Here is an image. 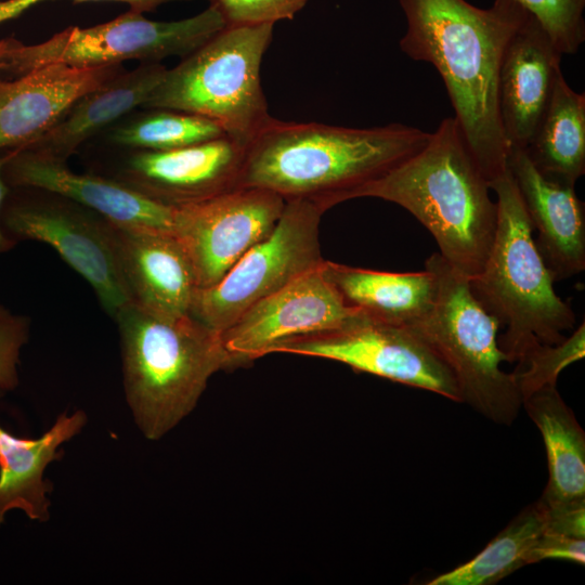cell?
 I'll return each instance as SVG.
<instances>
[{"label":"cell","mask_w":585,"mask_h":585,"mask_svg":"<svg viewBox=\"0 0 585 585\" xmlns=\"http://www.w3.org/2000/svg\"><path fill=\"white\" fill-rule=\"evenodd\" d=\"M546 559H564L584 566L585 538L555 534L545 530L532 551L531 562L536 563Z\"/></svg>","instance_id":"4dcf8cb0"},{"label":"cell","mask_w":585,"mask_h":585,"mask_svg":"<svg viewBox=\"0 0 585 585\" xmlns=\"http://www.w3.org/2000/svg\"><path fill=\"white\" fill-rule=\"evenodd\" d=\"M406 18L400 49L441 76L467 144L489 182L508 170L510 146L498 109L506 44L530 13L514 0L489 9L465 0H399Z\"/></svg>","instance_id":"6da1fadb"},{"label":"cell","mask_w":585,"mask_h":585,"mask_svg":"<svg viewBox=\"0 0 585 585\" xmlns=\"http://www.w3.org/2000/svg\"><path fill=\"white\" fill-rule=\"evenodd\" d=\"M541 24L562 55L575 54L585 41V0H514Z\"/></svg>","instance_id":"83f0119b"},{"label":"cell","mask_w":585,"mask_h":585,"mask_svg":"<svg viewBox=\"0 0 585 585\" xmlns=\"http://www.w3.org/2000/svg\"><path fill=\"white\" fill-rule=\"evenodd\" d=\"M113 229L130 302L159 317L188 316L198 286L191 261L174 234L115 223Z\"/></svg>","instance_id":"9a60e30c"},{"label":"cell","mask_w":585,"mask_h":585,"mask_svg":"<svg viewBox=\"0 0 585 585\" xmlns=\"http://www.w3.org/2000/svg\"><path fill=\"white\" fill-rule=\"evenodd\" d=\"M425 268L435 276V298L408 327L451 369L463 402L494 422L511 425L522 400L514 374L500 368L505 361L498 347L500 324L476 300L468 278L439 252L425 261Z\"/></svg>","instance_id":"52a82bcc"},{"label":"cell","mask_w":585,"mask_h":585,"mask_svg":"<svg viewBox=\"0 0 585 585\" xmlns=\"http://www.w3.org/2000/svg\"><path fill=\"white\" fill-rule=\"evenodd\" d=\"M114 318L127 403L141 433L158 440L192 413L210 378L229 369L220 335L191 315L159 317L131 302Z\"/></svg>","instance_id":"277c9868"},{"label":"cell","mask_w":585,"mask_h":585,"mask_svg":"<svg viewBox=\"0 0 585 585\" xmlns=\"http://www.w3.org/2000/svg\"><path fill=\"white\" fill-rule=\"evenodd\" d=\"M309 0H210L226 26L275 24L292 20Z\"/></svg>","instance_id":"f1b7e54d"},{"label":"cell","mask_w":585,"mask_h":585,"mask_svg":"<svg viewBox=\"0 0 585 585\" xmlns=\"http://www.w3.org/2000/svg\"><path fill=\"white\" fill-rule=\"evenodd\" d=\"M430 135L400 122L351 128L272 117L247 142L238 187L310 199L326 211L421 151Z\"/></svg>","instance_id":"7a4b0ae2"},{"label":"cell","mask_w":585,"mask_h":585,"mask_svg":"<svg viewBox=\"0 0 585 585\" xmlns=\"http://www.w3.org/2000/svg\"><path fill=\"white\" fill-rule=\"evenodd\" d=\"M323 262L252 304L220 334L229 369L272 354L287 340L336 328L358 311L344 303Z\"/></svg>","instance_id":"4fadbf2b"},{"label":"cell","mask_w":585,"mask_h":585,"mask_svg":"<svg viewBox=\"0 0 585 585\" xmlns=\"http://www.w3.org/2000/svg\"><path fill=\"white\" fill-rule=\"evenodd\" d=\"M166 69L160 63H143L117 74L80 96L50 129L21 151L66 160L94 134L135 107H143Z\"/></svg>","instance_id":"ffe728a7"},{"label":"cell","mask_w":585,"mask_h":585,"mask_svg":"<svg viewBox=\"0 0 585 585\" xmlns=\"http://www.w3.org/2000/svg\"><path fill=\"white\" fill-rule=\"evenodd\" d=\"M507 167L512 174L533 231L534 239L555 282L585 269V205L574 185L544 177L523 150L511 147Z\"/></svg>","instance_id":"d6986e66"},{"label":"cell","mask_w":585,"mask_h":585,"mask_svg":"<svg viewBox=\"0 0 585 585\" xmlns=\"http://www.w3.org/2000/svg\"><path fill=\"white\" fill-rule=\"evenodd\" d=\"M455 117L444 118L426 146L352 199L374 197L412 213L433 236L439 253L467 278L479 274L497 225V205Z\"/></svg>","instance_id":"3957f363"},{"label":"cell","mask_w":585,"mask_h":585,"mask_svg":"<svg viewBox=\"0 0 585 585\" xmlns=\"http://www.w3.org/2000/svg\"><path fill=\"white\" fill-rule=\"evenodd\" d=\"M324 273L344 303L376 320L408 326L431 308L437 292L434 274L385 272L324 259Z\"/></svg>","instance_id":"603a6c76"},{"label":"cell","mask_w":585,"mask_h":585,"mask_svg":"<svg viewBox=\"0 0 585 585\" xmlns=\"http://www.w3.org/2000/svg\"><path fill=\"white\" fill-rule=\"evenodd\" d=\"M272 353L336 361L356 372L463 402L453 373L417 334L408 326L376 320L360 311L336 328L287 340Z\"/></svg>","instance_id":"8fae6325"},{"label":"cell","mask_w":585,"mask_h":585,"mask_svg":"<svg viewBox=\"0 0 585 585\" xmlns=\"http://www.w3.org/2000/svg\"><path fill=\"white\" fill-rule=\"evenodd\" d=\"M9 187H31L57 194L115 224L172 230L173 208L96 173H77L66 160L31 151H14L3 167Z\"/></svg>","instance_id":"2e32d148"},{"label":"cell","mask_w":585,"mask_h":585,"mask_svg":"<svg viewBox=\"0 0 585 585\" xmlns=\"http://www.w3.org/2000/svg\"><path fill=\"white\" fill-rule=\"evenodd\" d=\"M30 334V318L0 304V399L18 385L20 353Z\"/></svg>","instance_id":"f546056e"},{"label":"cell","mask_w":585,"mask_h":585,"mask_svg":"<svg viewBox=\"0 0 585 585\" xmlns=\"http://www.w3.org/2000/svg\"><path fill=\"white\" fill-rule=\"evenodd\" d=\"M13 152L14 151L0 153V211L3 205V202L10 191V187L3 178V167L9 160V158L11 157V155L13 154ZM15 245L16 243L4 234L0 225V255L11 250L12 248H14Z\"/></svg>","instance_id":"836d02e7"},{"label":"cell","mask_w":585,"mask_h":585,"mask_svg":"<svg viewBox=\"0 0 585 585\" xmlns=\"http://www.w3.org/2000/svg\"><path fill=\"white\" fill-rule=\"evenodd\" d=\"M246 145L225 135L174 150H138L106 177L178 208L238 187Z\"/></svg>","instance_id":"5bb4252c"},{"label":"cell","mask_w":585,"mask_h":585,"mask_svg":"<svg viewBox=\"0 0 585 585\" xmlns=\"http://www.w3.org/2000/svg\"><path fill=\"white\" fill-rule=\"evenodd\" d=\"M546 530L540 499L524 507L479 554L428 585H493L532 564L531 555Z\"/></svg>","instance_id":"d4e9b609"},{"label":"cell","mask_w":585,"mask_h":585,"mask_svg":"<svg viewBox=\"0 0 585 585\" xmlns=\"http://www.w3.org/2000/svg\"><path fill=\"white\" fill-rule=\"evenodd\" d=\"M10 38L0 39V72L4 67V58L9 48Z\"/></svg>","instance_id":"e575fe53"},{"label":"cell","mask_w":585,"mask_h":585,"mask_svg":"<svg viewBox=\"0 0 585 585\" xmlns=\"http://www.w3.org/2000/svg\"><path fill=\"white\" fill-rule=\"evenodd\" d=\"M522 406L546 450L548 481L540 500L547 509L585 504V432L557 385L534 391Z\"/></svg>","instance_id":"7402d4cb"},{"label":"cell","mask_w":585,"mask_h":585,"mask_svg":"<svg viewBox=\"0 0 585 585\" xmlns=\"http://www.w3.org/2000/svg\"><path fill=\"white\" fill-rule=\"evenodd\" d=\"M523 151L550 180L575 185L585 173V93L575 92L562 73L542 121Z\"/></svg>","instance_id":"cb8c5ba5"},{"label":"cell","mask_w":585,"mask_h":585,"mask_svg":"<svg viewBox=\"0 0 585 585\" xmlns=\"http://www.w3.org/2000/svg\"><path fill=\"white\" fill-rule=\"evenodd\" d=\"M119 69L120 65L81 68L50 64L13 80L0 78V153L29 146L74 102Z\"/></svg>","instance_id":"ac0fdd59"},{"label":"cell","mask_w":585,"mask_h":585,"mask_svg":"<svg viewBox=\"0 0 585 585\" xmlns=\"http://www.w3.org/2000/svg\"><path fill=\"white\" fill-rule=\"evenodd\" d=\"M225 26L211 4L197 15L171 22L152 21L130 10L92 27L65 28L37 44L10 38L2 70L17 77L50 64L88 68L120 65L129 60L159 63L188 55Z\"/></svg>","instance_id":"ba28073f"},{"label":"cell","mask_w":585,"mask_h":585,"mask_svg":"<svg viewBox=\"0 0 585 585\" xmlns=\"http://www.w3.org/2000/svg\"><path fill=\"white\" fill-rule=\"evenodd\" d=\"M227 135L217 121L196 114L156 108L115 128L112 141L144 151H167L191 146Z\"/></svg>","instance_id":"484cf974"},{"label":"cell","mask_w":585,"mask_h":585,"mask_svg":"<svg viewBox=\"0 0 585 585\" xmlns=\"http://www.w3.org/2000/svg\"><path fill=\"white\" fill-rule=\"evenodd\" d=\"M10 195L0 211V225L14 240H36L52 247L93 288L114 318L130 299L122 280L113 223L68 198L31 188Z\"/></svg>","instance_id":"30bf717a"},{"label":"cell","mask_w":585,"mask_h":585,"mask_svg":"<svg viewBox=\"0 0 585 585\" xmlns=\"http://www.w3.org/2000/svg\"><path fill=\"white\" fill-rule=\"evenodd\" d=\"M285 199L268 190L236 187L173 208L171 232L184 248L198 288L218 283L275 227Z\"/></svg>","instance_id":"7c38bea8"},{"label":"cell","mask_w":585,"mask_h":585,"mask_svg":"<svg viewBox=\"0 0 585 585\" xmlns=\"http://www.w3.org/2000/svg\"><path fill=\"white\" fill-rule=\"evenodd\" d=\"M562 54L529 15L505 47L498 73V109L511 147L525 150L549 105Z\"/></svg>","instance_id":"e0dca14e"},{"label":"cell","mask_w":585,"mask_h":585,"mask_svg":"<svg viewBox=\"0 0 585 585\" xmlns=\"http://www.w3.org/2000/svg\"><path fill=\"white\" fill-rule=\"evenodd\" d=\"M489 185L497 197L496 233L482 271L468 283L476 300L505 327L498 338L505 361L519 362L537 343L563 341L576 317L554 289L509 169Z\"/></svg>","instance_id":"5b68a950"},{"label":"cell","mask_w":585,"mask_h":585,"mask_svg":"<svg viewBox=\"0 0 585 585\" xmlns=\"http://www.w3.org/2000/svg\"><path fill=\"white\" fill-rule=\"evenodd\" d=\"M273 24L225 26L166 73L143 108L174 109L212 119L248 142L272 118L260 68Z\"/></svg>","instance_id":"8992f818"},{"label":"cell","mask_w":585,"mask_h":585,"mask_svg":"<svg viewBox=\"0 0 585 585\" xmlns=\"http://www.w3.org/2000/svg\"><path fill=\"white\" fill-rule=\"evenodd\" d=\"M545 511L547 532L585 538V504L555 509L545 507Z\"/></svg>","instance_id":"1f68e13d"},{"label":"cell","mask_w":585,"mask_h":585,"mask_svg":"<svg viewBox=\"0 0 585 585\" xmlns=\"http://www.w3.org/2000/svg\"><path fill=\"white\" fill-rule=\"evenodd\" d=\"M585 325L573 330L570 337L557 344H535L512 372L521 400L534 391L557 385L561 370L584 358Z\"/></svg>","instance_id":"4316f807"},{"label":"cell","mask_w":585,"mask_h":585,"mask_svg":"<svg viewBox=\"0 0 585 585\" xmlns=\"http://www.w3.org/2000/svg\"><path fill=\"white\" fill-rule=\"evenodd\" d=\"M43 0H8L0 2V23L14 18L22 14L26 9ZM75 1H95V0H75ZM130 5V10L143 13L172 1L185 0H114ZM210 1V0H208Z\"/></svg>","instance_id":"d6a6232c"},{"label":"cell","mask_w":585,"mask_h":585,"mask_svg":"<svg viewBox=\"0 0 585 585\" xmlns=\"http://www.w3.org/2000/svg\"><path fill=\"white\" fill-rule=\"evenodd\" d=\"M324 212L313 200L286 199L272 232L218 283L196 289L190 315L220 335L252 304L321 264L320 223Z\"/></svg>","instance_id":"9c48e42d"},{"label":"cell","mask_w":585,"mask_h":585,"mask_svg":"<svg viewBox=\"0 0 585 585\" xmlns=\"http://www.w3.org/2000/svg\"><path fill=\"white\" fill-rule=\"evenodd\" d=\"M82 411L64 413L39 438H18L0 426V524L13 509L30 520H49L50 485L44 480L48 465L58 456L61 445L83 428Z\"/></svg>","instance_id":"44dd1931"}]
</instances>
